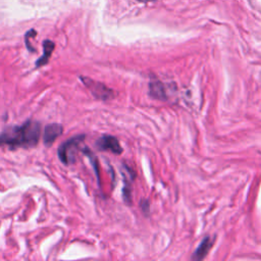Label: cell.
Here are the masks:
<instances>
[{"mask_svg":"<svg viewBox=\"0 0 261 261\" xmlns=\"http://www.w3.org/2000/svg\"><path fill=\"white\" fill-rule=\"evenodd\" d=\"M41 135V124L35 120H28L21 125L10 126L0 134V147L9 149L30 148L37 145Z\"/></svg>","mask_w":261,"mask_h":261,"instance_id":"1","label":"cell"},{"mask_svg":"<svg viewBox=\"0 0 261 261\" xmlns=\"http://www.w3.org/2000/svg\"><path fill=\"white\" fill-rule=\"evenodd\" d=\"M81 80L83 81L84 85L92 92V94L98 98V99H102V100H107L110 99L111 97H113V91L109 88H107L105 85H103L102 83L93 81L92 79L89 77H85L82 76Z\"/></svg>","mask_w":261,"mask_h":261,"instance_id":"3","label":"cell"},{"mask_svg":"<svg viewBox=\"0 0 261 261\" xmlns=\"http://www.w3.org/2000/svg\"><path fill=\"white\" fill-rule=\"evenodd\" d=\"M62 134V125L59 123H50L46 125L43 135V142L46 146H51L54 141Z\"/></svg>","mask_w":261,"mask_h":261,"instance_id":"5","label":"cell"},{"mask_svg":"<svg viewBox=\"0 0 261 261\" xmlns=\"http://www.w3.org/2000/svg\"><path fill=\"white\" fill-rule=\"evenodd\" d=\"M97 148L102 151H111L114 154H120L122 152V148L118 142V140L115 137L112 136H102L97 142H96Z\"/></svg>","mask_w":261,"mask_h":261,"instance_id":"4","label":"cell"},{"mask_svg":"<svg viewBox=\"0 0 261 261\" xmlns=\"http://www.w3.org/2000/svg\"><path fill=\"white\" fill-rule=\"evenodd\" d=\"M138 1L143 2V3H148V2H151V1H153V0H138Z\"/></svg>","mask_w":261,"mask_h":261,"instance_id":"9","label":"cell"},{"mask_svg":"<svg viewBox=\"0 0 261 261\" xmlns=\"http://www.w3.org/2000/svg\"><path fill=\"white\" fill-rule=\"evenodd\" d=\"M150 94L157 99H164L166 97L164 87L159 81L150 83Z\"/></svg>","mask_w":261,"mask_h":261,"instance_id":"8","label":"cell"},{"mask_svg":"<svg viewBox=\"0 0 261 261\" xmlns=\"http://www.w3.org/2000/svg\"><path fill=\"white\" fill-rule=\"evenodd\" d=\"M85 136L80 135L65 141L58 148V157L64 164H69L74 161V155L79 148V145L84 141Z\"/></svg>","mask_w":261,"mask_h":261,"instance_id":"2","label":"cell"},{"mask_svg":"<svg viewBox=\"0 0 261 261\" xmlns=\"http://www.w3.org/2000/svg\"><path fill=\"white\" fill-rule=\"evenodd\" d=\"M212 245H213V242L210 240L209 237H206V238L203 239V241L200 243L199 247H198L197 250L195 251V253H194V255H193L192 258H193L194 260H201V259H203V258L207 255V253L209 252V250L211 249Z\"/></svg>","mask_w":261,"mask_h":261,"instance_id":"6","label":"cell"},{"mask_svg":"<svg viewBox=\"0 0 261 261\" xmlns=\"http://www.w3.org/2000/svg\"><path fill=\"white\" fill-rule=\"evenodd\" d=\"M54 43L50 40H45L43 42V48H44V54L36 61V66L39 67V66H43L45 65L48 61H49V58L53 52V49H54Z\"/></svg>","mask_w":261,"mask_h":261,"instance_id":"7","label":"cell"}]
</instances>
